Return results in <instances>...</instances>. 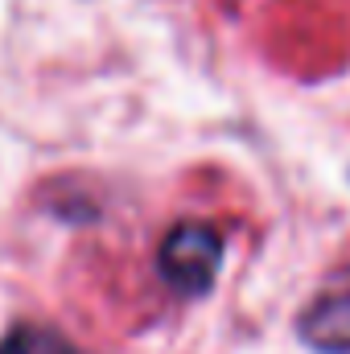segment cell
Listing matches in <instances>:
<instances>
[{
  "label": "cell",
  "instance_id": "obj_1",
  "mask_svg": "<svg viewBox=\"0 0 350 354\" xmlns=\"http://www.w3.org/2000/svg\"><path fill=\"white\" fill-rule=\"evenodd\" d=\"M157 264H161V276L169 280V288L198 297L214 284L223 268V235L210 223H177L161 239Z\"/></svg>",
  "mask_w": 350,
  "mask_h": 354
},
{
  "label": "cell",
  "instance_id": "obj_2",
  "mask_svg": "<svg viewBox=\"0 0 350 354\" xmlns=\"http://www.w3.org/2000/svg\"><path fill=\"white\" fill-rule=\"evenodd\" d=\"M301 338L322 354H350V292L317 297L301 313Z\"/></svg>",
  "mask_w": 350,
  "mask_h": 354
},
{
  "label": "cell",
  "instance_id": "obj_3",
  "mask_svg": "<svg viewBox=\"0 0 350 354\" xmlns=\"http://www.w3.org/2000/svg\"><path fill=\"white\" fill-rule=\"evenodd\" d=\"M0 354H75V346H71L62 334L46 330V326H17V330L4 338Z\"/></svg>",
  "mask_w": 350,
  "mask_h": 354
}]
</instances>
